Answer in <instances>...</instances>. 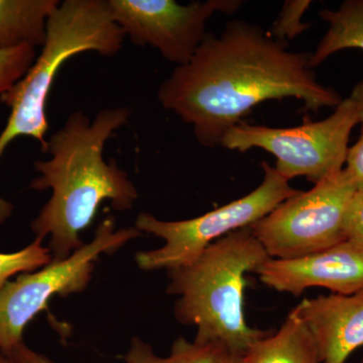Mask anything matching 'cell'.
Here are the masks:
<instances>
[{"label":"cell","instance_id":"6da1fadb","mask_svg":"<svg viewBox=\"0 0 363 363\" xmlns=\"http://www.w3.org/2000/svg\"><path fill=\"white\" fill-rule=\"evenodd\" d=\"M310 59L311 52L290 51L262 26L230 21L218 35L207 33L192 59L162 81L157 99L192 126L200 145L215 149L227 131L269 100L293 97L309 111L336 108L342 98L318 82Z\"/></svg>","mask_w":363,"mask_h":363},{"label":"cell","instance_id":"7a4b0ae2","mask_svg":"<svg viewBox=\"0 0 363 363\" xmlns=\"http://www.w3.org/2000/svg\"><path fill=\"white\" fill-rule=\"evenodd\" d=\"M128 107L102 109L93 121L83 112L70 114L65 125L48 138V161L35 162L40 177L33 190L52 189L51 199L30 224L35 238L51 236L52 262L70 257L84 245L80 234L94 220L104 201L117 211L133 208L138 189L116 160L105 162V143L128 123Z\"/></svg>","mask_w":363,"mask_h":363},{"label":"cell","instance_id":"3957f363","mask_svg":"<svg viewBox=\"0 0 363 363\" xmlns=\"http://www.w3.org/2000/svg\"><path fill=\"white\" fill-rule=\"evenodd\" d=\"M250 227L229 233L187 264L169 269L167 292L178 296L177 321L197 328L195 339L216 341L243 355L264 332L247 324L245 314L247 274L269 259Z\"/></svg>","mask_w":363,"mask_h":363},{"label":"cell","instance_id":"277c9868","mask_svg":"<svg viewBox=\"0 0 363 363\" xmlns=\"http://www.w3.org/2000/svg\"><path fill=\"white\" fill-rule=\"evenodd\" d=\"M125 35L114 23L107 0L61 1L48 21L47 40L35 63L18 82L0 95L11 108L0 133V159L9 143L28 136L40 143L45 152L50 125L47 104L61 67L72 57L96 52L111 57L123 48ZM13 205L0 197V224L13 213Z\"/></svg>","mask_w":363,"mask_h":363},{"label":"cell","instance_id":"5b68a950","mask_svg":"<svg viewBox=\"0 0 363 363\" xmlns=\"http://www.w3.org/2000/svg\"><path fill=\"white\" fill-rule=\"evenodd\" d=\"M262 168L264 179L259 187L201 216L187 220L164 221L150 213L138 215L135 228L164 241V247L136 253L138 267L149 272L187 266L211 243L257 223L300 191L293 188L290 181L279 175L269 162H262Z\"/></svg>","mask_w":363,"mask_h":363},{"label":"cell","instance_id":"8992f818","mask_svg":"<svg viewBox=\"0 0 363 363\" xmlns=\"http://www.w3.org/2000/svg\"><path fill=\"white\" fill-rule=\"evenodd\" d=\"M357 124V108L348 97L323 121L305 118L304 123L292 128H269L241 121L227 131L221 147L240 152L266 150L276 157L274 169L286 180L304 177L315 185L342 171L351 133Z\"/></svg>","mask_w":363,"mask_h":363},{"label":"cell","instance_id":"52a82bcc","mask_svg":"<svg viewBox=\"0 0 363 363\" xmlns=\"http://www.w3.org/2000/svg\"><path fill=\"white\" fill-rule=\"evenodd\" d=\"M116 227V218L106 217L98 225L93 240L70 257L7 281L0 291V354L9 357L23 342L26 325L47 309L52 297H67L85 290L102 253L112 255L142 235L135 227L118 230Z\"/></svg>","mask_w":363,"mask_h":363},{"label":"cell","instance_id":"ba28073f","mask_svg":"<svg viewBox=\"0 0 363 363\" xmlns=\"http://www.w3.org/2000/svg\"><path fill=\"white\" fill-rule=\"evenodd\" d=\"M355 189L342 169L298 191L250 229L271 259H297L335 247L344 241V212Z\"/></svg>","mask_w":363,"mask_h":363},{"label":"cell","instance_id":"9c48e42d","mask_svg":"<svg viewBox=\"0 0 363 363\" xmlns=\"http://www.w3.org/2000/svg\"><path fill=\"white\" fill-rule=\"evenodd\" d=\"M107 4L112 20L133 44L154 48L177 67L185 65L194 56L214 13H234L242 1L180 4L174 0H107Z\"/></svg>","mask_w":363,"mask_h":363},{"label":"cell","instance_id":"30bf717a","mask_svg":"<svg viewBox=\"0 0 363 363\" xmlns=\"http://www.w3.org/2000/svg\"><path fill=\"white\" fill-rule=\"evenodd\" d=\"M255 274L272 290L294 297L310 288L351 295L363 290V252L343 241L335 247L297 259L269 257Z\"/></svg>","mask_w":363,"mask_h":363},{"label":"cell","instance_id":"8fae6325","mask_svg":"<svg viewBox=\"0 0 363 363\" xmlns=\"http://www.w3.org/2000/svg\"><path fill=\"white\" fill-rule=\"evenodd\" d=\"M296 308L316 341L322 363H347L363 346V290L305 298Z\"/></svg>","mask_w":363,"mask_h":363},{"label":"cell","instance_id":"7c38bea8","mask_svg":"<svg viewBox=\"0 0 363 363\" xmlns=\"http://www.w3.org/2000/svg\"><path fill=\"white\" fill-rule=\"evenodd\" d=\"M243 357L247 363H322L316 341L297 308L276 333L255 340Z\"/></svg>","mask_w":363,"mask_h":363},{"label":"cell","instance_id":"4fadbf2b","mask_svg":"<svg viewBox=\"0 0 363 363\" xmlns=\"http://www.w3.org/2000/svg\"><path fill=\"white\" fill-rule=\"evenodd\" d=\"M59 0H0V49L44 47Z\"/></svg>","mask_w":363,"mask_h":363},{"label":"cell","instance_id":"5bb4252c","mask_svg":"<svg viewBox=\"0 0 363 363\" xmlns=\"http://www.w3.org/2000/svg\"><path fill=\"white\" fill-rule=\"evenodd\" d=\"M319 16L328 30L311 52L312 69L343 50H363V0H346L337 9H323Z\"/></svg>","mask_w":363,"mask_h":363},{"label":"cell","instance_id":"9a60e30c","mask_svg":"<svg viewBox=\"0 0 363 363\" xmlns=\"http://www.w3.org/2000/svg\"><path fill=\"white\" fill-rule=\"evenodd\" d=\"M233 353L216 341H189L180 337L172 346L171 354L157 357L149 343L131 339L130 347L124 357L125 363H228Z\"/></svg>","mask_w":363,"mask_h":363},{"label":"cell","instance_id":"2e32d148","mask_svg":"<svg viewBox=\"0 0 363 363\" xmlns=\"http://www.w3.org/2000/svg\"><path fill=\"white\" fill-rule=\"evenodd\" d=\"M42 238H35L30 245L13 253L0 252V291L9 279L20 272H35L52 262V252L43 245Z\"/></svg>","mask_w":363,"mask_h":363},{"label":"cell","instance_id":"e0dca14e","mask_svg":"<svg viewBox=\"0 0 363 363\" xmlns=\"http://www.w3.org/2000/svg\"><path fill=\"white\" fill-rule=\"evenodd\" d=\"M310 0H286L284 2L281 13L269 30L274 39L288 43L309 28V23L302 21L303 16L311 6Z\"/></svg>","mask_w":363,"mask_h":363},{"label":"cell","instance_id":"ac0fdd59","mask_svg":"<svg viewBox=\"0 0 363 363\" xmlns=\"http://www.w3.org/2000/svg\"><path fill=\"white\" fill-rule=\"evenodd\" d=\"M37 59L35 48L25 47L16 49H0V95L26 75Z\"/></svg>","mask_w":363,"mask_h":363},{"label":"cell","instance_id":"d6986e66","mask_svg":"<svg viewBox=\"0 0 363 363\" xmlns=\"http://www.w3.org/2000/svg\"><path fill=\"white\" fill-rule=\"evenodd\" d=\"M350 98L357 108L358 124L362 126V130L357 142L348 150L343 171L357 187L363 184V81L353 87Z\"/></svg>","mask_w":363,"mask_h":363},{"label":"cell","instance_id":"ffe728a7","mask_svg":"<svg viewBox=\"0 0 363 363\" xmlns=\"http://www.w3.org/2000/svg\"><path fill=\"white\" fill-rule=\"evenodd\" d=\"M344 241L363 252V184L351 195L344 212Z\"/></svg>","mask_w":363,"mask_h":363},{"label":"cell","instance_id":"44dd1931","mask_svg":"<svg viewBox=\"0 0 363 363\" xmlns=\"http://www.w3.org/2000/svg\"><path fill=\"white\" fill-rule=\"evenodd\" d=\"M7 358L11 363H56L42 353L30 350L23 341L13 348Z\"/></svg>","mask_w":363,"mask_h":363},{"label":"cell","instance_id":"7402d4cb","mask_svg":"<svg viewBox=\"0 0 363 363\" xmlns=\"http://www.w3.org/2000/svg\"><path fill=\"white\" fill-rule=\"evenodd\" d=\"M228 363H247V362H245V358L243 355L233 354Z\"/></svg>","mask_w":363,"mask_h":363},{"label":"cell","instance_id":"603a6c76","mask_svg":"<svg viewBox=\"0 0 363 363\" xmlns=\"http://www.w3.org/2000/svg\"><path fill=\"white\" fill-rule=\"evenodd\" d=\"M0 363H11L9 362V358L4 357V355L0 354Z\"/></svg>","mask_w":363,"mask_h":363},{"label":"cell","instance_id":"cb8c5ba5","mask_svg":"<svg viewBox=\"0 0 363 363\" xmlns=\"http://www.w3.org/2000/svg\"><path fill=\"white\" fill-rule=\"evenodd\" d=\"M359 363H363V358H362V362H360Z\"/></svg>","mask_w":363,"mask_h":363}]
</instances>
